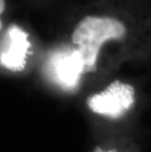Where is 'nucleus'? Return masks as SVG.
Masks as SVG:
<instances>
[{"label": "nucleus", "mask_w": 151, "mask_h": 152, "mask_svg": "<svg viewBox=\"0 0 151 152\" xmlns=\"http://www.w3.org/2000/svg\"><path fill=\"white\" fill-rule=\"evenodd\" d=\"M128 33L126 25L112 17L85 16L77 24L72 34V41L82 53L85 61V74L96 70L99 51L106 41L121 40Z\"/></svg>", "instance_id": "nucleus-1"}, {"label": "nucleus", "mask_w": 151, "mask_h": 152, "mask_svg": "<svg viewBox=\"0 0 151 152\" xmlns=\"http://www.w3.org/2000/svg\"><path fill=\"white\" fill-rule=\"evenodd\" d=\"M85 61L77 48H64L50 54L46 71L51 80L65 90L75 89L85 74Z\"/></svg>", "instance_id": "nucleus-2"}, {"label": "nucleus", "mask_w": 151, "mask_h": 152, "mask_svg": "<svg viewBox=\"0 0 151 152\" xmlns=\"http://www.w3.org/2000/svg\"><path fill=\"white\" fill-rule=\"evenodd\" d=\"M134 103V88L128 83L115 80L103 91L89 96L88 106L92 112L111 119H119Z\"/></svg>", "instance_id": "nucleus-3"}, {"label": "nucleus", "mask_w": 151, "mask_h": 152, "mask_svg": "<svg viewBox=\"0 0 151 152\" xmlns=\"http://www.w3.org/2000/svg\"><path fill=\"white\" fill-rule=\"evenodd\" d=\"M30 46L28 34L17 25H10L1 41V66L12 72L23 71L27 63Z\"/></svg>", "instance_id": "nucleus-4"}, {"label": "nucleus", "mask_w": 151, "mask_h": 152, "mask_svg": "<svg viewBox=\"0 0 151 152\" xmlns=\"http://www.w3.org/2000/svg\"><path fill=\"white\" fill-rule=\"evenodd\" d=\"M4 8H5V1L4 0H0V13L4 12Z\"/></svg>", "instance_id": "nucleus-5"}, {"label": "nucleus", "mask_w": 151, "mask_h": 152, "mask_svg": "<svg viewBox=\"0 0 151 152\" xmlns=\"http://www.w3.org/2000/svg\"><path fill=\"white\" fill-rule=\"evenodd\" d=\"M99 152H103V151H99ZM109 152H111V151H109Z\"/></svg>", "instance_id": "nucleus-6"}]
</instances>
